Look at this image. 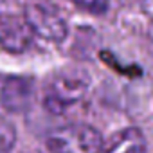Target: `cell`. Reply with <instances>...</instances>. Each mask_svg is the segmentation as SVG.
Masks as SVG:
<instances>
[{"label": "cell", "mask_w": 153, "mask_h": 153, "mask_svg": "<svg viewBox=\"0 0 153 153\" xmlns=\"http://www.w3.org/2000/svg\"><path fill=\"white\" fill-rule=\"evenodd\" d=\"M34 97V87L29 78L9 76L0 87V103L11 114H24L31 108Z\"/></svg>", "instance_id": "cell-3"}, {"label": "cell", "mask_w": 153, "mask_h": 153, "mask_svg": "<svg viewBox=\"0 0 153 153\" xmlns=\"http://www.w3.org/2000/svg\"><path fill=\"white\" fill-rule=\"evenodd\" d=\"M15 140H16L15 128L6 121H0V153H7L13 148Z\"/></svg>", "instance_id": "cell-8"}, {"label": "cell", "mask_w": 153, "mask_h": 153, "mask_svg": "<svg viewBox=\"0 0 153 153\" xmlns=\"http://www.w3.org/2000/svg\"><path fill=\"white\" fill-rule=\"evenodd\" d=\"M34 33L27 25L25 18L15 15H0V47L7 52H25L33 42Z\"/></svg>", "instance_id": "cell-4"}, {"label": "cell", "mask_w": 153, "mask_h": 153, "mask_svg": "<svg viewBox=\"0 0 153 153\" xmlns=\"http://www.w3.org/2000/svg\"><path fill=\"white\" fill-rule=\"evenodd\" d=\"M72 2L76 6H79L90 13H97V15L106 13L108 9V0H72Z\"/></svg>", "instance_id": "cell-9"}, {"label": "cell", "mask_w": 153, "mask_h": 153, "mask_svg": "<svg viewBox=\"0 0 153 153\" xmlns=\"http://www.w3.org/2000/svg\"><path fill=\"white\" fill-rule=\"evenodd\" d=\"M24 18L27 22V25L31 27V31L47 42L61 43L68 34L65 18L49 4H42V2L29 4L25 7Z\"/></svg>", "instance_id": "cell-2"}, {"label": "cell", "mask_w": 153, "mask_h": 153, "mask_svg": "<svg viewBox=\"0 0 153 153\" xmlns=\"http://www.w3.org/2000/svg\"><path fill=\"white\" fill-rule=\"evenodd\" d=\"M45 144H47V149L51 153H72V149H74L68 130H58V131L51 133L47 137Z\"/></svg>", "instance_id": "cell-7"}, {"label": "cell", "mask_w": 153, "mask_h": 153, "mask_svg": "<svg viewBox=\"0 0 153 153\" xmlns=\"http://www.w3.org/2000/svg\"><path fill=\"white\" fill-rule=\"evenodd\" d=\"M103 153H146V139L139 128H124L105 146Z\"/></svg>", "instance_id": "cell-5"}, {"label": "cell", "mask_w": 153, "mask_h": 153, "mask_svg": "<svg viewBox=\"0 0 153 153\" xmlns=\"http://www.w3.org/2000/svg\"><path fill=\"white\" fill-rule=\"evenodd\" d=\"M90 87V78L83 70H65L54 76L45 96V108L51 114H63L70 105L83 99Z\"/></svg>", "instance_id": "cell-1"}, {"label": "cell", "mask_w": 153, "mask_h": 153, "mask_svg": "<svg viewBox=\"0 0 153 153\" xmlns=\"http://www.w3.org/2000/svg\"><path fill=\"white\" fill-rule=\"evenodd\" d=\"M70 140L76 149H79L81 153H103L105 149V140L101 133L88 124H78L74 128H67Z\"/></svg>", "instance_id": "cell-6"}]
</instances>
